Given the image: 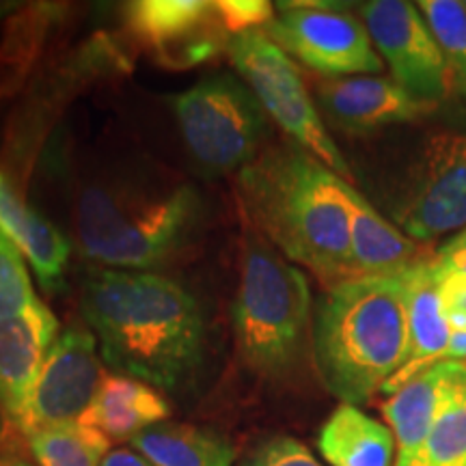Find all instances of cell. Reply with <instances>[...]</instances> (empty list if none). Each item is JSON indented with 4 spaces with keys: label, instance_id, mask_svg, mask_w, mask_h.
Instances as JSON below:
<instances>
[{
    "label": "cell",
    "instance_id": "obj_1",
    "mask_svg": "<svg viewBox=\"0 0 466 466\" xmlns=\"http://www.w3.org/2000/svg\"><path fill=\"white\" fill-rule=\"evenodd\" d=\"M85 322L115 374L160 391H182L206 359L199 300L158 272L96 270L80 300Z\"/></svg>",
    "mask_w": 466,
    "mask_h": 466
},
{
    "label": "cell",
    "instance_id": "obj_2",
    "mask_svg": "<svg viewBox=\"0 0 466 466\" xmlns=\"http://www.w3.org/2000/svg\"><path fill=\"white\" fill-rule=\"evenodd\" d=\"M348 186L299 145L261 151L238 173L242 206L258 231L329 285L354 277Z\"/></svg>",
    "mask_w": 466,
    "mask_h": 466
},
{
    "label": "cell",
    "instance_id": "obj_3",
    "mask_svg": "<svg viewBox=\"0 0 466 466\" xmlns=\"http://www.w3.org/2000/svg\"><path fill=\"white\" fill-rule=\"evenodd\" d=\"M311 339L324 387L341 404L371 401L408 354L401 279L350 277L329 285L316 307Z\"/></svg>",
    "mask_w": 466,
    "mask_h": 466
},
{
    "label": "cell",
    "instance_id": "obj_4",
    "mask_svg": "<svg viewBox=\"0 0 466 466\" xmlns=\"http://www.w3.org/2000/svg\"><path fill=\"white\" fill-rule=\"evenodd\" d=\"M203 199L195 186L154 177H116L80 192L76 233L85 258L106 270L154 272L199 233Z\"/></svg>",
    "mask_w": 466,
    "mask_h": 466
},
{
    "label": "cell",
    "instance_id": "obj_5",
    "mask_svg": "<svg viewBox=\"0 0 466 466\" xmlns=\"http://www.w3.org/2000/svg\"><path fill=\"white\" fill-rule=\"evenodd\" d=\"M311 329L305 272L264 238L248 236L233 300V335L242 363L266 380L289 376L305 357Z\"/></svg>",
    "mask_w": 466,
    "mask_h": 466
},
{
    "label": "cell",
    "instance_id": "obj_6",
    "mask_svg": "<svg viewBox=\"0 0 466 466\" xmlns=\"http://www.w3.org/2000/svg\"><path fill=\"white\" fill-rule=\"evenodd\" d=\"M179 130L201 173L217 177L250 165L266 138V110L247 83L208 76L173 102Z\"/></svg>",
    "mask_w": 466,
    "mask_h": 466
},
{
    "label": "cell",
    "instance_id": "obj_7",
    "mask_svg": "<svg viewBox=\"0 0 466 466\" xmlns=\"http://www.w3.org/2000/svg\"><path fill=\"white\" fill-rule=\"evenodd\" d=\"M227 52L266 115L275 119L294 145L316 156L330 171L352 184V168L326 130L319 108L309 96L291 56L261 31L236 35L227 46Z\"/></svg>",
    "mask_w": 466,
    "mask_h": 466
},
{
    "label": "cell",
    "instance_id": "obj_8",
    "mask_svg": "<svg viewBox=\"0 0 466 466\" xmlns=\"http://www.w3.org/2000/svg\"><path fill=\"white\" fill-rule=\"evenodd\" d=\"M266 35L288 56L329 78L380 74L365 22L335 3H279Z\"/></svg>",
    "mask_w": 466,
    "mask_h": 466
},
{
    "label": "cell",
    "instance_id": "obj_9",
    "mask_svg": "<svg viewBox=\"0 0 466 466\" xmlns=\"http://www.w3.org/2000/svg\"><path fill=\"white\" fill-rule=\"evenodd\" d=\"M102 380L96 335L89 326H69L46 354L20 430L28 434L35 430L86 423Z\"/></svg>",
    "mask_w": 466,
    "mask_h": 466
},
{
    "label": "cell",
    "instance_id": "obj_10",
    "mask_svg": "<svg viewBox=\"0 0 466 466\" xmlns=\"http://www.w3.org/2000/svg\"><path fill=\"white\" fill-rule=\"evenodd\" d=\"M360 17L376 52L387 61L401 89L432 104L450 96L451 80L445 56L417 5L370 0L360 5Z\"/></svg>",
    "mask_w": 466,
    "mask_h": 466
},
{
    "label": "cell",
    "instance_id": "obj_11",
    "mask_svg": "<svg viewBox=\"0 0 466 466\" xmlns=\"http://www.w3.org/2000/svg\"><path fill=\"white\" fill-rule=\"evenodd\" d=\"M398 218L415 242L466 229V130L430 138Z\"/></svg>",
    "mask_w": 466,
    "mask_h": 466
},
{
    "label": "cell",
    "instance_id": "obj_12",
    "mask_svg": "<svg viewBox=\"0 0 466 466\" xmlns=\"http://www.w3.org/2000/svg\"><path fill=\"white\" fill-rule=\"evenodd\" d=\"M316 96L324 115L335 126L354 134L417 121L436 108V104L419 100L395 80L380 76L326 78L318 83Z\"/></svg>",
    "mask_w": 466,
    "mask_h": 466
},
{
    "label": "cell",
    "instance_id": "obj_13",
    "mask_svg": "<svg viewBox=\"0 0 466 466\" xmlns=\"http://www.w3.org/2000/svg\"><path fill=\"white\" fill-rule=\"evenodd\" d=\"M464 378L466 363L441 360L382 401V417L395 436V466L415 464L430 430Z\"/></svg>",
    "mask_w": 466,
    "mask_h": 466
},
{
    "label": "cell",
    "instance_id": "obj_14",
    "mask_svg": "<svg viewBox=\"0 0 466 466\" xmlns=\"http://www.w3.org/2000/svg\"><path fill=\"white\" fill-rule=\"evenodd\" d=\"M56 337L58 319L42 300L20 316L0 319V410L15 428Z\"/></svg>",
    "mask_w": 466,
    "mask_h": 466
},
{
    "label": "cell",
    "instance_id": "obj_15",
    "mask_svg": "<svg viewBox=\"0 0 466 466\" xmlns=\"http://www.w3.org/2000/svg\"><path fill=\"white\" fill-rule=\"evenodd\" d=\"M398 277L406 291L408 354L401 370L384 384V395H391L412 376L445 360L451 341L450 318L436 277V255H425Z\"/></svg>",
    "mask_w": 466,
    "mask_h": 466
},
{
    "label": "cell",
    "instance_id": "obj_16",
    "mask_svg": "<svg viewBox=\"0 0 466 466\" xmlns=\"http://www.w3.org/2000/svg\"><path fill=\"white\" fill-rule=\"evenodd\" d=\"M214 20V3L201 0H138L126 7V25L141 42L182 63L212 55L214 39L208 28Z\"/></svg>",
    "mask_w": 466,
    "mask_h": 466
},
{
    "label": "cell",
    "instance_id": "obj_17",
    "mask_svg": "<svg viewBox=\"0 0 466 466\" xmlns=\"http://www.w3.org/2000/svg\"><path fill=\"white\" fill-rule=\"evenodd\" d=\"M350 203V248L354 277H398L425 255L421 242L389 223L352 184Z\"/></svg>",
    "mask_w": 466,
    "mask_h": 466
},
{
    "label": "cell",
    "instance_id": "obj_18",
    "mask_svg": "<svg viewBox=\"0 0 466 466\" xmlns=\"http://www.w3.org/2000/svg\"><path fill=\"white\" fill-rule=\"evenodd\" d=\"M0 231L20 248L44 288H56L69 264V240L42 214L28 208L0 173Z\"/></svg>",
    "mask_w": 466,
    "mask_h": 466
},
{
    "label": "cell",
    "instance_id": "obj_19",
    "mask_svg": "<svg viewBox=\"0 0 466 466\" xmlns=\"http://www.w3.org/2000/svg\"><path fill=\"white\" fill-rule=\"evenodd\" d=\"M168 415L171 406L158 389L137 378L108 374L85 425H93L108 439L130 441L151 425L167 421Z\"/></svg>",
    "mask_w": 466,
    "mask_h": 466
},
{
    "label": "cell",
    "instance_id": "obj_20",
    "mask_svg": "<svg viewBox=\"0 0 466 466\" xmlns=\"http://www.w3.org/2000/svg\"><path fill=\"white\" fill-rule=\"evenodd\" d=\"M318 450L330 466H395L391 428L359 406L335 408L319 430Z\"/></svg>",
    "mask_w": 466,
    "mask_h": 466
},
{
    "label": "cell",
    "instance_id": "obj_21",
    "mask_svg": "<svg viewBox=\"0 0 466 466\" xmlns=\"http://www.w3.org/2000/svg\"><path fill=\"white\" fill-rule=\"evenodd\" d=\"M151 466H233L236 450L227 436L190 423L162 421L130 439Z\"/></svg>",
    "mask_w": 466,
    "mask_h": 466
},
{
    "label": "cell",
    "instance_id": "obj_22",
    "mask_svg": "<svg viewBox=\"0 0 466 466\" xmlns=\"http://www.w3.org/2000/svg\"><path fill=\"white\" fill-rule=\"evenodd\" d=\"M25 436L39 466H100L110 451L108 436L85 423L35 430Z\"/></svg>",
    "mask_w": 466,
    "mask_h": 466
},
{
    "label": "cell",
    "instance_id": "obj_23",
    "mask_svg": "<svg viewBox=\"0 0 466 466\" xmlns=\"http://www.w3.org/2000/svg\"><path fill=\"white\" fill-rule=\"evenodd\" d=\"M436 42H439L447 69H450L451 89L466 100V3L460 0H421L417 3Z\"/></svg>",
    "mask_w": 466,
    "mask_h": 466
},
{
    "label": "cell",
    "instance_id": "obj_24",
    "mask_svg": "<svg viewBox=\"0 0 466 466\" xmlns=\"http://www.w3.org/2000/svg\"><path fill=\"white\" fill-rule=\"evenodd\" d=\"M412 466H466V378L442 408Z\"/></svg>",
    "mask_w": 466,
    "mask_h": 466
},
{
    "label": "cell",
    "instance_id": "obj_25",
    "mask_svg": "<svg viewBox=\"0 0 466 466\" xmlns=\"http://www.w3.org/2000/svg\"><path fill=\"white\" fill-rule=\"evenodd\" d=\"M37 300L25 255L0 231V319L20 316Z\"/></svg>",
    "mask_w": 466,
    "mask_h": 466
},
{
    "label": "cell",
    "instance_id": "obj_26",
    "mask_svg": "<svg viewBox=\"0 0 466 466\" xmlns=\"http://www.w3.org/2000/svg\"><path fill=\"white\" fill-rule=\"evenodd\" d=\"M214 11H217L218 26L233 33V37L268 26L277 14L275 5L268 0H218L214 3Z\"/></svg>",
    "mask_w": 466,
    "mask_h": 466
},
{
    "label": "cell",
    "instance_id": "obj_27",
    "mask_svg": "<svg viewBox=\"0 0 466 466\" xmlns=\"http://www.w3.org/2000/svg\"><path fill=\"white\" fill-rule=\"evenodd\" d=\"M238 466H324L300 441L291 436H270L255 445Z\"/></svg>",
    "mask_w": 466,
    "mask_h": 466
},
{
    "label": "cell",
    "instance_id": "obj_28",
    "mask_svg": "<svg viewBox=\"0 0 466 466\" xmlns=\"http://www.w3.org/2000/svg\"><path fill=\"white\" fill-rule=\"evenodd\" d=\"M436 277H439L441 296L445 302L447 318L450 316H466V277L451 268L442 266L436 258Z\"/></svg>",
    "mask_w": 466,
    "mask_h": 466
},
{
    "label": "cell",
    "instance_id": "obj_29",
    "mask_svg": "<svg viewBox=\"0 0 466 466\" xmlns=\"http://www.w3.org/2000/svg\"><path fill=\"white\" fill-rule=\"evenodd\" d=\"M436 258L442 266L451 268V270L460 272V275L466 277V229H462L458 236H453L450 242L442 247Z\"/></svg>",
    "mask_w": 466,
    "mask_h": 466
},
{
    "label": "cell",
    "instance_id": "obj_30",
    "mask_svg": "<svg viewBox=\"0 0 466 466\" xmlns=\"http://www.w3.org/2000/svg\"><path fill=\"white\" fill-rule=\"evenodd\" d=\"M100 466H151L141 453L134 450H110Z\"/></svg>",
    "mask_w": 466,
    "mask_h": 466
},
{
    "label": "cell",
    "instance_id": "obj_31",
    "mask_svg": "<svg viewBox=\"0 0 466 466\" xmlns=\"http://www.w3.org/2000/svg\"><path fill=\"white\" fill-rule=\"evenodd\" d=\"M445 360H458V363H466V330L464 333L451 335Z\"/></svg>",
    "mask_w": 466,
    "mask_h": 466
},
{
    "label": "cell",
    "instance_id": "obj_32",
    "mask_svg": "<svg viewBox=\"0 0 466 466\" xmlns=\"http://www.w3.org/2000/svg\"><path fill=\"white\" fill-rule=\"evenodd\" d=\"M0 466H33L28 460L15 456V453H0Z\"/></svg>",
    "mask_w": 466,
    "mask_h": 466
}]
</instances>
